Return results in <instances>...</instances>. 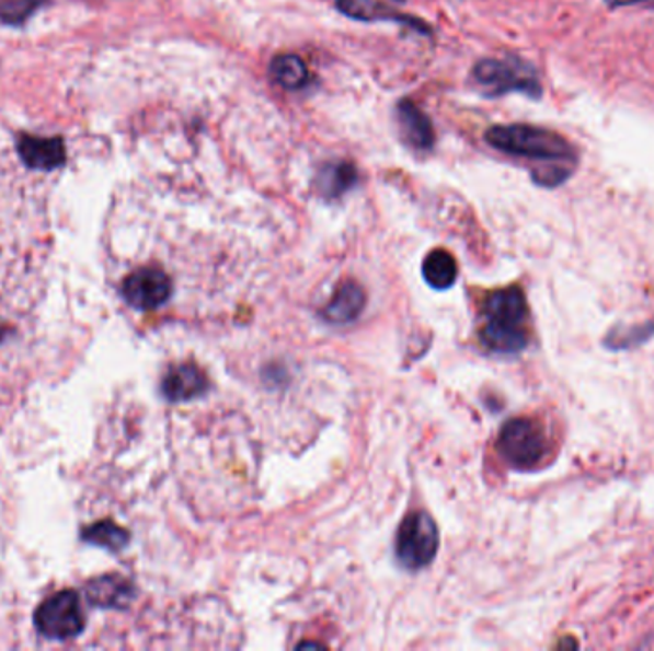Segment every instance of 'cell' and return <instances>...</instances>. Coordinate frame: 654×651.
Returning a JSON list of instances; mask_svg holds the SVG:
<instances>
[{"label": "cell", "mask_w": 654, "mask_h": 651, "mask_svg": "<svg viewBox=\"0 0 654 651\" xmlns=\"http://www.w3.org/2000/svg\"><path fill=\"white\" fill-rule=\"evenodd\" d=\"M569 174L571 171L563 165H553L548 166V168H540L538 173H535V181L540 184V186L546 187H555L559 184H563L566 178H569Z\"/></svg>", "instance_id": "19"}, {"label": "cell", "mask_w": 654, "mask_h": 651, "mask_svg": "<svg viewBox=\"0 0 654 651\" xmlns=\"http://www.w3.org/2000/svg\"><path fill=\"white\" fill-rule=\"evenodd\" d=\"M527 315V300L519 287L492 292L484 302L482 342L494 352H520L528 345Z\"/></svg>", "instance_id": "1"}, {"label": "cell", "mask_w": 654, "mask_h": 651, "mask_svg": "<svg viewBox=\"0 0 654 651\" xmlns=\"http://www.w3.org/2000/svg\"><path fill=\"white\" fill-rule=\"evenodd\" d=\"M121 294L128 306L138 312H151L171 299L173 283L165 271L159 268H140L123 279Z\"/></svg>", "instance_id": "7"}, {"label": "cell", "mask_w": 654, "mask_h": 651, "mask_svg": "<svg viewBox=\"0 0 654 651\" xmlns=\"http://www.w3.org/2000/svg\"><path fill=\"white\" fill-rule=\"evenodd\" d=\"M358 181V173L351 163L337 161L330 165L322 166V171L317 176V189L328 199H335L346 194L351 187Z\"/></svg>", "instance_id": "14"}, {"label": "cell", "mask_w": 654, "mask_h": 651, "mask_svg": "<svg viewBox=\"0 0 654 651\" xmlns=\"http://www.w3.org/2000/svg\"><path fill=\"white\" fill-rule=\"evenodd\" d=\"M399 2H404V0H399Z\"/></svg>", "instance_id": "21"}, {"label": "cell", "mask_w": 654, "mask_h": 651, "mask_svg": "<svg viewBox=\"0 0 654 651\" xmlns=\"http://www.w3.org/2000/svg\"><path fill=\"white\" fill-rule=\"evenodd\" d=\"M397 119L402 130V136L415 150H431L435 143V130L429 117L412 102H400L397 109Z\"/></svg>", "instance_id": "9"}, {"label": "cell", "mask_w": 654, "mask_h": 651, "mask_svg": "<svg viewBox=\"0 0 654 651\" xmlns=\"http://www.w3.org/2000/svg\"><path fill=\"white\" fill-rule=\"evenodd\" d=\"M87 625L83 604L76 591H61L46 598L35 612V627L48 640H69Z\"/></svg>", "instance_id": "5"}, {"label": "cell", "mask_w": 654, "mask_h": 651, "mask_svg": "<svg viewBox=\"0 0 654 651\" xmlns=\"http://www.w3.org/2000/svg\"><path fill=\"white\" fill-rule=\"evenodd\" d=\"M337 7L341 12L351 15L354 20H392V22L406 23L415 30L429 33V27L420 20H414L412 15H402L399 12H392L389 8L381 4H371L369 0H337Z\"/></svg>", "instance_id": "13"}, {"label": "cell", "mask_w": 654, "mask_h": 651, "mask_svg": "<svg viewBox=\"0 0 654 651\" xmlns=\"http://www.w3.org/2000/svg\"><path fill=\"white\" fill-rule=\"evenodd\" d=\"M438 550V530L427 512H414L402 522L397 537L399 560L410 569L429 566Z\"/></svg>", "instance_id": "6"}, {"label": "cell", "mask_w": 654, "mask_h": 651, "mask_svg": "<svg viewBox=\"0 0 654 651\" xmlns=\"http://www.w3.org/2000/svg\"><path fill=\"white\" fill-rule=\"evenodd\" d=\"M366 306V292L354 281L339 287L330 304L324 310L325 319L331 323H348L356 319Z\"/></svg>", "instance_id": "11"}, {"label": "cell", "mask_w": 654, "mask_h": 651, "mask_svg": "<svg viewBox=\"0 0 654 651\" xmlns=\"http://www.w3.org/2000/svg\"><path fill=\"white\" fill-rule=\"evenodd\" d=\"M497 453L513 468L528 470L540 465L548 455V440L535 420L513 419L500 432Z\"/></svg>", "instance_id": "4"}, {"label": "cell", "mask_w": 654, "mask_h": 651, "mask_svg": "<svg viewBox=\"0 0 654 651\" xmlns=\"http://www.w3.org/2000/svg\"><path fill=\"white\" fill-rule=\"evenodd\" d=\"M271 73L274 81L287 91H297L309 83V69L305 66V61L294 54H284V56L274 58Z\"/></svg>", "instance_id": "16"}, {"label": "cell", "mask_w": 654, "mask_h": 651, "mask_svg": "<svg viewBox=\"0 0 654 651\" xmlns=\"http://www.w3.org/2000/svg\"><path fill=\"white\" fill-rule=\"evenodd\" d=\"M161 388L171 402H188L202 396L209 388V382L196 365H179L167 373Z\"/></svg>", "instance_id": "10"}, {"label": "cell", "mask_w": 654, "mask_h": 651, "mask_svg": "<svg viewBox=\"0 0 654 651\" xmlns=\"http://www.w3.org/2000/svg\"><path fill=\"white\" fill-rule=\"evenodd\" d=\"M83 539L89 540L96 547L110 548V550H121L127 547L128 535L123 527L113 522H99V524L87 527L83 532Z\"/></svg>", "instance_id": "17"}, {"label": "cell", "mask_w": 654, "mask_h": 651, "mask_svg": "<svg viewBox=\"0 0 654 651\" xmlns=\"http://www.w3.org/2000/svg\"><path fill=\"white\" fill-rule=\"evenodd\" d=\"M486 142L492 148L517 158L540 159V161H555V163L576 161L574 146L549 128L530 127V125L492 127L486 132Z\"/></svg>", "instance_id": "2"}, {"label": "cell", "mask_w": 654, "mask_h": 651, "mask_svg": "<svg viewBox=\"0 0 654 651\" xmlns=\"http://www.w3.org/2000/svg\"><path fill=\"white\" fill-rule=\"evenodd\" d=\"M18 151L25 165L35 171H56L66 163V150L60 138L23 135L18 140Z\"/></svg>", "instance_id": "8"}, {"label": "cell", "mask_w": 654, "mask_h": 651, "mask_svg": "<svg viewBox=\"0 0 654 651\" xmlns=\"http://www.w3.org/2000/svg\"><path fill=\"white\" fill-rule=\"evenodd\" d=\"M607 7L620 8V7H643L654 8V0H605Z\"/></svg>", "instance_id": "20"}, {"label": "cell", "mask_w": 654, "mask_h": 651, "mask_svg": "<svg viewBox=\"0 0 654 651\" xmlns=\"http://www.w3.org/2000/svg\"><path fill=\"white\" fill-rule=\"evenodd\" d=\"M473 79L490 96H504L507 92H525L532 97L542 94L535 68L517 58L481 60L474 66Z\"/></svg>", "instance_id": "3"}, {"label": "cell", "mask_w": 654, "mask_h": 651, "mask_svg": "<svg viewBox=\"0 0 654 651\" xmlns=\"http://www.w3.org/2000/svg\"><path fill=\"white\" fill-rule=\"evenodd\" d=\"M38 7L35 0H12L7 2L4 7L0 8V15L2 20L8 23H20L30 18L31 12Z\"/></svg>", "instance_id": "18"}, {"label": "cell", "mask_w": 654, "mask_h": 651, "mask_svg": "<svg viewBox=\"0 0 654 651\" xmlns=\"http://www.w3.org/2000/svg\"><path fill=\"white\" fill-rule=\"evenodd\" d=\"M135 596L133 584L119 576H107L94 579L89 584L87 598L99 607H123Z\"/></svg>", "instance_id": "12"}, {"label": "cell", "mask_w": 654, "mask_h": 651, "mask_svg": "<svg viewBox=\"0 0 654 651\" xmlns=\"http://www.w3.org/2000/svg\"><path fill=\"white\" fill-rule=\"evenodd\" d=\"M423 278L427 279V283L438 289V291L450 289L451 284L456 283V279H458L456 258L448 251L436 248L427 255L425 263H423Z\"/></svg>", "instance_id": "15"}]
</instances>
